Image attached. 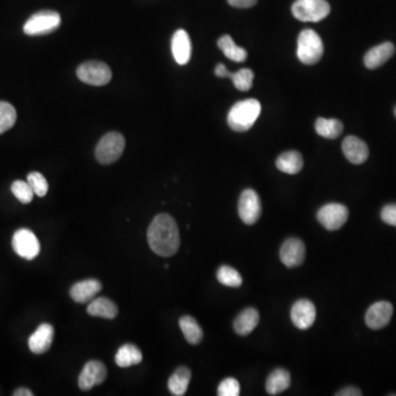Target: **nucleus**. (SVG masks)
<instances>
[{"instance_id": "obj_23", "label": "nucleus", "mask_w": 396, "mask_h": 396, "mask_svg": "<svg viewBox=\"0 0 396 396\" xmlns=\"http://www.w3.org/2000/svg\"><path fill=\"white\" fill-rule=\"evenodd\" d=\"M88 313L90 316L114 319L118 315V307L109 299L97 297V299H92L90 304H88Z\"/></svg>"}, {"instance_id": "obj_3", "label": "nucleus", "mask_w": 396, "mask_h": 396, "mask_svg": "<svg viewBox=\"0 0 396 396\" xmlns=\"http://www.w3.org/2000/svg\"><path fill=\"white\" fill-rule=\"evenodd\" d=\"M324 54L322 39L312 29H305L297 40V58L303 64L313 65L319 62Z\"/></svg>"}, {"instance_id": "obj_21", "label": "nucleus", "mask_w": 396, "mask_h": 396, "mask_svg": "<svg viewBox=\"0 0 396 396\" xmlns=\"http://www.w3.org/2000/svg\"><path fill=\"white\" fill-rule=\"evenodd\" d=\"M289 386H291V374L287 370L282 368L271 372L265 383V389L270 395L281 394L282 392L287 391Z\"/></svg>"}, {"instance_id": "obj_36", "label": "nucleus", "mask_w": 396, "mask_h": 396, "mask_svg": "<svg viewBox=\"0 0 396 396\" xmlns=\"http://www.w3.org/2000/svg\"><path fill=\"white\" fill-rule=\"evenodd\" d=\"M230 6L236 8H251L258 3V0H228Z\"/></svg>"}, {"instance_id": "obj_8", "label": "nucleus", "mask_w": 396, "mask_h": 396, "mask_svg": "<svg viewBox=\"0 0 396 396\" xmlns=\"http://www.w3.org/2000/svg\"><path fill=\"white\" fill-rule=\"evenodd\" d=\"M348 217V208L338 203L324 205L317 212V220L329 232L340 229L346 224Z\"/></svg>"}, {"instance_id": "obj_7", "label": "nucleus", "mask_w": 396, "mask_h": 396, "mask_svg": "<svg viewBox=\"0 0 396 396\" xmlns=\"http://www.w3.org/2000/svg\"><path fill=\"white\" fill-rule=\"evenodd\" d=\"M76 74L83 83L92 86H104L110 82L112 76L109 66L100 61L83 63L78 66Z\"/></svg>"}, {"instance_id": "obj_12", "label": "nucleus", "mask_w": 396, "mask_h": 396, "mask_svg": "<svg viewBox=\"0 0 396 396\" xmlns=\"http://www.w3.org/2000/svg\"><path fill=\"white\" fill-rule=\"evenodd\" d=\"M306 256V248L304 242L299 238H289L282 244L280 250V258L285 267L293 269L303 264Z\"/></svg>"}, {"instance_id": "obj_29", "label": "nucleus", "mask_w": 396, "mask_h": 396, "mask_svg": "<svg viewBox=\"0 0 396 396\" xmlns=\"http://www.w3.org/2000/svg\"><path fill=\"white\" fill-rule=\"evenodd\" d=\"M217 280L224 287H239L242 284V277L237 270L229 265H222L217 271Z\"/></svg>"}, {"instance_id": "obj_2", "label": "nucleus", "mask_w": 396, "mask_h": 396, "mask_svg": "<svg viewBox=\"0 0 396 396\" xmlns=\"http://www.w3.org/2000/svg\"><path fill=\"white\" fill-rule=\"evenodd\" d=\"M260 112L261 105L257 100L249 98L241 100L230 109L228 114V125L234 131H248L254 125V122L257 121Z\"/></svg>"}, {"instance_id": "obj_34", "label": "nucleus", "mask_w": 396, "mask_h": 396, "mask_svg": "<svg viewBox=\"0 0 396 396\" xmlns=\"http://www.w3.org/2000/svg\"><path fill=\"white\" fill-rule=\"evenodd\" d=\"M217 394L220 396H239L240 384L234 378H227L220 382L217 389Z\"/></svg>"}, {"instance_id": "obj_37", "label": "nucleus", "mask_w": 396, "mask_h": 396, "mask_svg": "<svg viewBox=\"0 0 396 396\" xmlns=\"http://www.w3.org/2000/svg\"><path fill=\"white\" fill-rule=\"evenodd\" d=\"M337 396H361L362 392L356 386H347L344 389L340 390Z\"/></svg>"}, {"instance_id": "obj_22", "label": "nucleus", "mask_w": 396, "mask_h": 396, "mask_svg": "<svg viewBox=\"0 0 396 396\" xmlns=\"http://www.w3.org/2000/svg\"><path fill=\"white\" fill-rule=\"evenodd\" d=\"M192 379V372L186 366H180L172 376H169L167 388L175 396H182L186 393Z\"/></svg>"}, {"instance_id": "obj_38", "label": "nucleus", "mask_w": 396, "mask_h": 396, "mask_svg": "<svg viewBox=\"0 0 396 396\" xmlns=\"http://www.w3.org/2000/svg\"><path fill=\"white\" fill-rule=\"evenodd\" d=\"M215 74L218 78H232V73H230L224 64H218L215 68Z\"/></svg>"}, {"instance_id": "obj_30", "label": "nucleus", "mask_w": 396, "mask_h": 396, "mask_svg": "<svg viewBox=\"0 0 396 396\" xmlns=\"http://www.w3.org/2000/svg\"><path fill=\"white\" fill-rule=\"evenodd\" d=\"M17 121V112L11 104L0 102V135L8 131Z\"/></svg>"}, {"instance_id": "obj_32", "label": "nucleus", "mask_w": 396, "mask_h": 396, "mask_svg": "<svg viewBox=\"0 0 396 396\" xmlns=\"http://www.w3.org/2000/svg\"><path fill=\"white\" fill-rule=\"evenodd\" d=\"M254 74L249 68H242L237 73L232 75V80L234 82V88L241 92H247L252 88L253 84Z\"/></svg>"}, {"instance_id": "obj_20", "label": "nucleus", "mask_w": 396, "mask_h": 396, "mask_svg": "<svg viewBox=\"0 0 396 396\" xmlns=\"http://www.w3.org/2000/svg\"><path fill=\"white\" fill-rule=\"evenodd\" d=\"M260 322V315L253 307L246 308L236 317L234 322V332L239 336H248L253 332Z\"/></svg>"}, {"instance_id": "obj_11", "label": "nucleus", "mask_w": 396, "mask_h": 396, "mask_svg": "<svg viewBox=\"0 0 396 396\" xmlns=\"http://www.w3.org/2000/svg\"><path fill=\"white\" fill-rule=\"evenodd\" d=\"M107 378L105 364L97 360H92L85 364L78 378V386L83 391H90L94 386L100 385Z\"/></svg>"}, {"instance_id": "obj_15", "label": "nucleus", "mask_w": 396, "mask_h": 396, "mask_svg": "<svg viewBox=\"0 0 396 396\" xmlns=\"http://www.w3.org/2000/svg\"><path fill=\"white\" fill-rule=\"evenodd\" d=\"M102 285L98 280L88 279L78 282L73 285L70 291L73 301L78 304H86L95 299L96 295L102 291Z\"/></svg>"}, {"instance_id": "obj_13", "label": "nucleus", "mask_w": 396, "mask_h": 396, "mask_svg": "<svg viewBox=\"0 0 396 396\" xmlns=\"http://www.w3.org/2000/svg\"><path fill=\"white\" fill-rule=\"evenodd\" d=\"M392 315H393V306L390 301H376L366 311V326L373 330L384 328L389 325Z\"/></svg>"}, {"instance_id": "obj_27", "label": "nucleus", "mask_w": 396, "mask_h": 396, "mask_svg": "<svg viewBox=\"0 0 396 396\" xmlns=\"http://www.w3.org/2000/svg\"><path fill=\"white\" fill-rule=\"evenodd\" d=\"M218 47H220L222 53L226 55V58L234 61V62H244L247 60V51L238 47L230 35H222L218 40Z\"/></svg>"}, {"instance_id": "obj_18", "label": "nucleus", "mask_w": 396, "mask_h": 396, "mask_svg": "<svg viewBox=\"0 0 396 396\" xmlns=\"http://www.w3.org/2000/svg\"><path fill=\"white\" fill-rule=\"evenodd\" d=\"M172 53L177 64L185 65L191 60L192 43L186 31L179 30L172 37Z\"/></svg>"}, {"instance_id": "obj_19", "label": "nucleus", "mask_w": 396, "mask_h": 396, "mask_svg": "<svg viewBox=\"0 0 396 396\" xmlns=\"http://www.w3.org/2000/svg\"><path fill=\"white\" fill-rule=\"evenodd\" d=\"M394 52H395V47L393 43H382L368 51L364 56V64L370 70H376L382 66L384 63L388 62L393 56Z\"/></svg>"}, {"instance_id": "obj_40", "label": "nucleus", "mask_w": 396, "mask_h": 396, "mask_svg": "<svg viewBox=\"0 0 396 396\" xmlns=\"http://www.w3.org/2000/svg\"><path fill=\"white\" fill-rule=\"evenodd\" d=\"M394 112H395V116H396V107H395V110H394Z\"/></svg>"}, {"instance_id": "obj_35", "label": "nucleus", "mask_w": 396, "mask_h": 396, "mask_svg": "<svg viewBox=\"0 0 396 396\" xmlns=\"http://www.w3.org/2000/svg\"><path fill=\"white\" fill-rule=\"evenodd\" d=\"M381 218L385 224L396 227V204L384 206L381 212Z\"/></svg>"}, {"instance_id": "obj_9", "label": "nucleus", "mask_w": 396, "mask_h": 396, "mask_svg": "<svg viewBox=\"0 0 396 396\" xmlns=\"http://www.w3.org/2000/svg\"><path fill=\"white\" fill-rule=\"evenodd\" d=\"M13 251L25 260H33L40 253L41 246L37 236L29 229H19L13 237Z\"/></svg>"}, {"instance_id": "obj_5", "label": "nucleus", "mask_w": 396, "mask_h": 396, "mask_svg": "<svg viewBox=\"0 0 396 396\" xmlns=\"http://www.w3.org/2000/svg\"><path fill=\"white\" fill-rule=\"evenodd\" d=\"M292 13L303 23H318L330 13L326 0H296L292 6Z\"/></svg>"}, {"instance_id": "obj_14", "label": "nucleus", "mask_w": 396, "mask_h": 396, "mask_svg": "<svg viewBox=\"0 0 396 396\" xmlns=\"http://www.w3.org/2000/svg\"><path fill=\"white\" fill-rule=\"evenodd\" d=\"M291 319L295 327L301 330L311 328L316 319V307L308 299L295 301L291 309Z\"/></svg>"}, {"instance_id": "obj_26", "label": "nucleus", "mask_w": 396, "mask_h": 396, "mask_svg": "<svg viewBox=\"0 0 396 396\" xmlns=\"http://www.w3.org/2000/svg\"><path fill=\"white\" fill-rule=\"evenodd\" d=\"M179 324L188 344H198L202 342L204 332L196 319L192 316H183L181 317Z\"/></svg>"}, {"instance_id": "obj_17", "label": "nucleus", "mask_w": 396, "mask_h": 396, "mask_svg": "<svg viewBox=\"0 0 396 396\" xmlns=\"http://www.w3.org/2000/svg\"><path fill=\"white\" fill-rule=\"evenodd\" d=\"M54 328L52 325L42 324L29 338V348L35 354H42L48 352L53 344Z\"/></svg>"}, {"instance_id": "obj_16", "label": "nucleus", "mask_w": 396, "mask_h": 396, "mask_svg": "<svg viewBox=\"0 0 396 396\" xmlns=\"http://www.w3.org/2000/svg\"><path fill=\"white\" fill-rule=\"evenodd\" d=\"M342 151L349 162L354 164H362L369 157V148L364 140L349 136L342 143Z\"/></svg>"}, {"instance_id": "obj_6", "label": "nucleus", "mask_w": 396, "mask_h": 396, "mask_svg": "<svg viewBox=\"0 0 396 396\" xmlns=\"http://www.w3.org/2000/svg\"><path fill=\"white\" fill-rule=\"evenodd\" d=\"M61 16L53 11H43L35 13L23 27L27 35H44L58 30L61 25Z\"/></svg>"}, {"instance_id": "obj_28", "label": "nucleus", "mask_w": 396, "mask_h": 396, "mask_svg": "<svg viewBox=\"0 0 396 396\" xmlns=\"http://www.w3.org/2000/svg\"><path fill=\"white\" fill-rule=\"evenodd\" d=\"M315 129L320 137L326 139H336L344 131V125L338 119L318 118L315 124Z\"/></svg>"}, {"instance_id": "obj_39", "label": "nucleus", "mask_w": 396, "mask_h": 396, "mask_svg": "<svg viewBox=\"0 0 396 396\" xmlns=\"http://www.w3.org/2000/svg\"><path fill=\"white\" fill-rule=\"evenodd\" d=\"M15 396H32L33 393L30 391V390L25 389V388H21V389L16 390L15 393H13Z\"/></svg>"}, {"instance_id": "obj_4", "label": "nucleus", "mask_w": 396, "mask_h": 396, "mask_svg": "<svg viewBox=\"0 0 396 396\" xmlns=\"http://www.w3.org/2000/svg\"><path fill=\"white\" fill-rule=\"evenodd\" d=\"M126 140L119 132H108L100 140L95 150V157L100 164L115 163L124 153Z\"/></svg>"}, {"instance_id": "obj_33", "label": "nucleus", "mask_w": 396, "mask_h": 396, "mask_svg": "<svg viewBox=\"0 0 396 396\" xmlns=\"http://www.w3.org/2000/svg\"><path fill=\"white\" fill-rule=\"evenodd\" d=\"M27 182L29 183L37 196L43 197L48 193V182H47L45 177L41 173L31 172L30 174L28 175Z\"/></svg>"}, {"instance_id": "obj_24", "label": "nucleus", "mask_w": 396, "mask_h": 396, "mask_svg": "<svg viewBox=\"0 0 396 396\" xmlns=\"http://www.w3.org/2000/svg\"><path fill=\"white\" fill-rule=\"evenodd\" d=\"M115 362L120 368H129L143 362V352L135 344H127L118 349Z\"/></svg>"}, {"instance_id": "obj_25", "label": "nucleus", "mask_w": 396, "mask_h": 396, "mask_svg": "<svg viewBox=\"0 0 396 396\" xmlns=\"http://www.w3.org/2000/svg\"><path fill=\"white\" fill-rule=\"evenodd\" d=\"M304 167L301 153L297 151H287L277 159V167L287 174H297Z\"/></svg>"}, {"instance_id": "obj_31", "label": "nucleus", "mask_w": 396, "mask_h": 396, "mask_svg": "<svg viewBox=\"0 0 396 396\" xmlns=\"http://www.w3.org/2000/svg\"><path fill=\"white\" fill-rule=\"evenodd\" d=\"M11 192L15 195L16 198L23 204H29V203L32 202L33 195H35V192H33L29 183L27 181L21 180L15 181L13 183Z\"/></svg>"}, {"instance_id": "obj_10", "label": "nucleus", "mask_w": 396, "mask_h": 396, "mask_svg": "<svg viewBox=\"0 0 396 396\" xmlns=\"http://www.w3.org/2000/svg\"><path fill=\"white\" fill-rule=\"evenodd\" d=\"M238 212L240 220L246 224H254L259 220L262 212V204L256 191L248 188L240 195Z\"/></svg>"}, {"instance_id": "obj_1", "label": "nucleus", "mask_w": 396, "mask_h": 396, "mask_svg": "<svg viewBox=\"0 0 396 396\" xmlns=\"http://www.w3.org/2000/svg\"><path fill=\"white\" fill-rule=\"evenodd\" d=\"M148 242L160 257L174 256L181 244L180 232L174 218L167 214L155 216L148 229Z\"/></svg>"}]
</instances>
